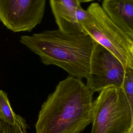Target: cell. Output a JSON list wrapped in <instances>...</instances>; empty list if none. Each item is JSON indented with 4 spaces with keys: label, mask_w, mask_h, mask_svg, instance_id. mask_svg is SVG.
<instances>
[{
    "label": "cell",
    "mask_w": 133,
    "mask_h": 133,
    "mask_svg": "<svg viewBox=\"0 0 133 133\" xmlns=\"http://www.w3.org/2000/svg\"><path fill=\"white\" fill-rule=\"evenodd\" d=\"M93 93L80 79L60 81L41 106L36 133H80L93 119Z\"/></svg>",
    "instance_id": "obj_1"
},
{
    "label": "cell",
    "mask_w": 133,
    "mask_h": 133,
    "mask_svg": "<svg viewBox=\"0 0 133 133\" xmlns=\"http://www.w3.org/2000/svg\"><path fill=\"white\" fill-rule=\"evenodd\" d=\"M20 42L46 65H54L70 76L86 78L97 42L84 32H66L58 29L21 37Z\"/></svg>",
    "instance_id": "obj_2"
},
{
    "label": "cell",
    "mask_w": 133,
    "mask_h": 133,
    "mask_svg": "<svg viewBox=\"0 0 133 133\" xmlns=\"http://www.w3.org/2000/svg\"><path fill=\"white\" fill-rule=\"evenodd\" d=\"M87 10L90 16L80 24L84 32L112 53L125 68L133 69V39L109 18L98 3H92Z\"/></svg>",
    "instance_id": "obj_3"
},
{
    "label": "cell",
    "mask_w": 133,
    "mask_h": 133,
    "mask_svg": "<svg viewBox=\"0 0 133 133\" xmlns=\"http://www.w3.org/2000/svg\"><path fill=\"white\" fill-rule=\"evenodd\" d=\"M91 133H126L133 125V110L122 88L100 91L93 102Z\"/></svg>",
    "instance_id": "obj_4"
},
{
    "label": "cell",
    "mask_w": 133,
    "mask_h": 133,
    "mask_svg": "<svg viewBox=\"0 0 133 133\" xmlns=\"http://www.w3.org/2000/svg\"><path fill=\"white\" fill-rule=\"evenodd\" d=\"M125 69L112 53L97 43L91 56L86 85L93 93L110 87L122 88Z\"/></svg>",
    "instance_id": "obj_5"
},
{
    "label": "cell",
    "mask_w": 133,
    "mask_h": 133,
    "mask_svg": "<svg viewBox=\"0 0 133 133\" xmlns=\"http://www.w3.org/2000/svg\"><path fill=\"white\" fill-rule=\"evenodd\" d=\"M46 0H0V21L14 32H30L41 23Z\"/></svg>",
    "instance_id": "obj_6"
},
{
    "label": "cell",
    "mask_w": 133,
    "mask_h": 133,
    "mask_svg": "<svg viewBox=\"0 0 133 133\" xmlns=\"http://www.w3.org/2000/svg\"><path fill=\"white\" fill-rule=\"evenodd\" d=\"M101 6L109 18L133 39V0H104Z\"/></svg>",
    "instance_id": "obj_7"
},
{
    "label": "cell",
    "mask_w": 133,
    "mask_h": 133,
    "mask_svg": "<svg viewBox=\"0 0 133 133\" xmlns=\"http://www.w3.org/2000/svg\"><path fill=\"white\" fill-rule=\"evenodd\" d=\"M52 13L59 29L66 32H84L76 18L80 4L78 0H50Z\"/></svg>",
    "instance_id": "obj_8"
},
{
    "label": "cell",
    "mask_w": 133,
    "mask_h": 133,
    "mask_svg": "<svg viewBox=\"0 0 133 133\" xmlns=\"http://www.w3.org/2000/svg\"><path fill=\"white\" fill-rule=\"evenodd\" d=\"M0 115L9 125H16V115L11 108L7 94L2 90H0Z\"/></svg>",
    "instance_id": "obj_9"
},
{
    "label": "cell",
    "mask_w": 133,
    "mask_h": 133,
    "mask_svg": "<svg viewBox=\"0 0 133 133\" xmlns=\"http://www.w3.org/2000/svg\"><path fill=\"white\" fill-rule=\"evenodd\" d=\"M122 88L133 110V69L126 68Z\"/></svg>",
    "instance_id": "obj_10"
},
{
    "label": "cell",
    "mask_w": 133,
    "mask_h": 133,
    "mask_svg": "<svg viewBox=\"0 0 133 133\" xmlns=\"http://www.w3.org/2000/svg\"><path fill=\"white\" fill-rule=\"evenodd\" d=\"M90 16L89 12L83 9L81 5L77 8L76 12V18L78 24L80 26L81 23L88 18Z\"/></svg>",
    "instance_id": "obj_11"
},
{
    "label": "cell",
    "mask_w": 133,
    "mask_h": 133,
    "mask_svg": "<svg viewBox=\"0 0 133 133\" xmlns=\"http://www.w3.org/2000/svg\"><path fill=\"white\" fill-rule=\"evenodd\" d=\"M16 123L20 129L21 133H28L27 132V126L26 120L22 116L16 115Z\"/></svg>",
    "instance_id": "obj_12"
},
{
    "label": "cell",
    "mask_w": 133,
    "mask_h": 133,
    "mask_svg": "<svg viewBox=\"0 0 133 133\" xmlns=\"http://www.w3.org/2000/svg\"><path fill=\"white\" fill-rule=\"evenodd\" d=\"M0 133H20L16 131L12 130H0Z\"/></svg>",
    "instance_id": "obj_13"
},
{
    "label": "cell",
    "mask_w": 133,
    "mask_h": 133,
    "mask_svg": "<svg viewBox=\"0 0 133 133\" xmlns=\"http://www.w3.org/2000/svg\"><path fill=\"white\" fill-rule=\"evenodd\" d=\"M80 4L82 3H86V2H90L93 1L94 0H78Z\"/></svg>",
    "instance_id": "obj_14"
},
{
    "label": "cell",
    "mask_w": 133,
    "mask_h": 133,
    "mask_svg": "<svg viewBox=\"0 0 133 133\" xmlns=\"http://www.w3.org/2000/svg\"><path fill=\"white\" fill-rule=\"evenodd\" d=\"M126 133H133V125L130 127V129Z\"/></svg>",
    "instance_id": "obj_15"
}]
</instances>
